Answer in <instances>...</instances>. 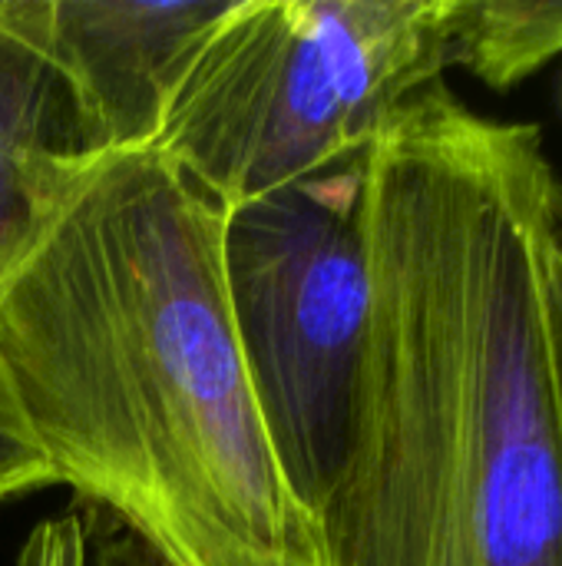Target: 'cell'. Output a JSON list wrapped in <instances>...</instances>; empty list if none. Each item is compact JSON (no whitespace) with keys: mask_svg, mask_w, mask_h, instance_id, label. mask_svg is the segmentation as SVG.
<instances>
[{"mask_svg":"<svg viewBox=\"0 0 562 566\" xmlns=\"http://www.w3.org/2000/svg\"><path fill=\"white\" fill-rule=\"evenodd\" d=\"M368 335L321 566H562V172L537 123L411 96L361 159Z\"/></svg>","mask_w":562,"mask_h":566,"instance_id":"1","label":"cell"},{"mask_svg":"<svg viewBox=\"0 0 562 566\" xmlns=\"http://www.w3.org/2000/svg\"><path fill=\"white\" fill-rule=\"evenodd\" d=\"M222 226L162 153L99 159L0 279V378L56 484L152 566H321L235 335Z\"/></svg>","mask_w":562,"mask_h":566,"instance_id":"2","label":"cell"},{"mask_svg":"<svg viewBox=\"0 0 562 566\" xmlns=\"http://www.w3.org/2000/svg\"><path fill=\"white\" fill-rule=\"evenodd\" d=\"M460 0H238L156 153L222 212L358 163L457 63Z\"/></svg>","mask_w":562,"mask_h":566,"instance_id":"3","label":"cell"},{"mask_svg":"<svg viewBox=\"0 0 562 566\" xmlns=\"http://www.w3.org/2000/svg\"><path fill=\"white\" fill-rule=\"evenodd\" d=\"M361 159L255 196L222 226L235 335L282 471L308 514L341 468L368 335Z\"/></svg>","mask_w":562,"mask_h":566,"instance_id":"4","label":"cell"},{"mask_svg":"<svg viewBox=\"0 0 562 566\" xmlns=\"http://www.w3.org/2000/svg\"><path fill=\"white\" fill-rule=\"evenodd\" d=\"M238 0H43L40 27L99 156L156 149L215 27Z\"/></svg>","mask_w":562,"mask_h":566,"instance_id":"5","label":"cell"},{"mask_svg":"<svg viewBox=\"0 0 562 566\" xmlns=\"http://www.w3.org/2000/svg\"><path fill=\"white\" fill-rule=\"evenodd\" d=\"M43 0H0V279L106 156L46 53Z\"/></svg>","mask_w":562,"mask_h":566,"instance_id":"6","label":"cell"},{"mask_svg":"<svg viewBox=\"0 0 562 566\" xmlns=\"http://www.w3.org/2000/svg\"><path fill=\"white\" fill-rule=\"evenodd\" d=\"M562 53V3L460 0L457 63L490 86H510Z\"/></svg>","mask_w":562,"mask_h":566,"instance_id":"7","label":"cell"},{"mask_svg":"<svg viewBox=\"0 0 562 566\" xmlns=\"http://www.w3.org/2000/svg\"><path fill=\"white\" fill-rule=\"evenodd\" d=\"M50 484H56V474L0 378V504Z\"/></svg>","mask_w":562,"mask_h":566,"instance_id":"8","label":"cell"},{"mask_svg":"<svg viewBox=\"0 0 562 566\" xmlns=\"http://www.w3.org/2000/svg\"><path fill=\"white\" fill-rule=\"evenodd\" d=\"M17 566H86V524L76 511L33 527Z\"/></svg>","mask_w":562,"mask_h":566,"instance_id":"9","label":"cell"},{"mask_svg":"<svg viewBox=\"0 0 562 566\" xmlns=\"http://www.w3.org/2000/svg\"><path fill=\"white\" fill-rule=\"evenodd\" d=\"M560 298H562V272H560Z\"/></svg>","mask_w":562,"mask_h":566,"instance_id":"10","label":"cell"}]
</instances>
